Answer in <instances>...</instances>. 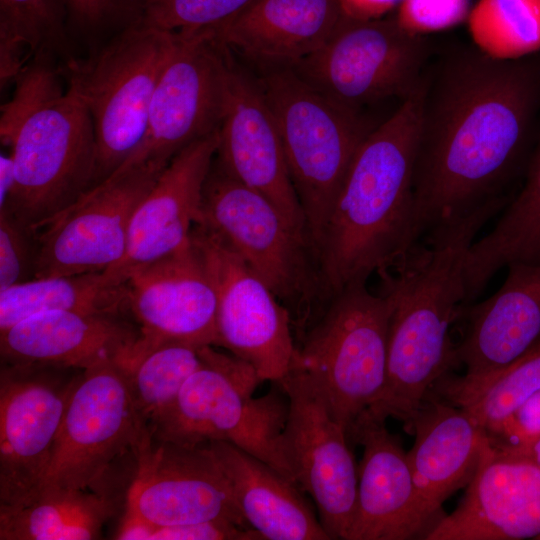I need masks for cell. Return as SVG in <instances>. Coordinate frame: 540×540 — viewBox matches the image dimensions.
<instances>
[{"label":"cell","mask_w":540,"mask_h":540,"mask_svg":"<svg viewBox=\"0 0 540 540\" xmlns=\"http://www.w3.org/2000/svg\"><path fill=\"white\" fill-rule=\"evenodd\" d=\"M404 430L414 435L407 457L417 492L438 521L443 503L475 475L490 447L488 435L467 410L432 389Z\"/></svg>","instance_id":"cell-25"},{"label":"cell","mask_w":540,"mask_h":540,"mask_svg":"<svg viewBox=\"0 0 540 540\" xmlns=\"http://www.w3.org/2000/svg\"><path fill=\"white\" fill-rule=\"evenodd\" d=\"M457 508L426 540H523L540 537V468L490 444Z\"/></svg>","instance_id":"cell-23"},{"label":"cell","mask_w":540,"mask_h":540,"mask_svg":"<svg viewBox=\"0 0 540 540\" xmlns=\"http://www.w3.org/2000/svg\"><path fill=\"white\" fill-rule=\"evenodd\" d=\"M218 142L217 129L173 157L134 212L124 257L105 271L125 283L134 270L190 242Z\"/></svg>","instance_id":"cell-22"},{"label":"cell","mask_w":540,"mask_h":540,"mask_svg":"<svg viewBox=\"0 0 540 540\" xmlns=\"http://www.w3.org/2000/svg\"><path fill=\"white\" fill-rule=\"evenodd\" d=\"M257 81L275 117L318 257L338 193L358 148L372 129L359 112L332 102L292 68H271Z\"/></svg>","instance_id":"cell-7"},{"label":"cell","mask_w":540,"mask_h":540,"mask_svg":"<svg viewBox=\"0 0 540 540\" xmlns=\"http://www.w3.org/2000/svg\"><path fill=\"white\" fill-rule=\"evenodd\" d=\"M540 111V51L493 58L452 54L426 78L413 176L414 243L433 228L511 196L526 174Z\"/></svg>","instance_id":"cell-1"},{"label":"cell","mask_w":540,"mask_h":540,"mask_svg":"<svg viewBox=\"0 0 540 540\" xmlns=\"http://www.w3.org/2000/svg\"><path fill=\"white\" fill-rule=\"evenodd\" d=\"M165 168L148 163L116 171L38 231L34 278L103 272L117 265L134 212Z\"/></svg>","instance_id":"cell-15"},{"label":"cell","mask_w":540,"mask_h":540,"mask_svg":"<svg viewBox=\"0 0 540 540\" xmlns=\"http://www.w3.org/2000/svg\"><path fill=\"white\" fill-rule=\"evenodd\" d=\"M250 0H148L142 22L168 31L213 28Z\"/></svg>","instance_id":"cell-36"},{"label":"cell","mask_w":540,"mask_h":540,"mask_svg":"<svg viewBox=\"0 0 540 540\" xmlns=\"http://www.w3.org/2000/svg\"><path fill=\"white\" fill-rule=\"evenodd\" d=\"M209 446L245 522L263 540H331L296 481L230 442Z\"/></svg>","instance_id":"cell-27"},{"label":"cell","mask_w":540,"mask_h":540,"mask_svg":"<svg viewBox=\"0 0 540 540\" xmlns=\"http://www.w3.org/2000/svg\"><path fill=\"white\" fill-rule=\"evenodd\" d=\"M16 189L7 211L37 233L93 187L96 140L90 115L68 87L32 113L11 145Z\"/></svg>","instance_id":"cell-9"},{"label":"cell","mask_w":540,"mask_h":540,"mask_svg":"<svg viewBox=\"0 0 540 540\" xmlns=\"http://www.w3.org/2000/svg\"><path fill=\"white\" fill-rule=\"evenodd\" d=\"M487 435L495 449L520 447L540 439V390L521 402Z\"/></svg>","instance_id":"cell-40"},{"label":"cell","mask_w":540,"mask_h":540,"mask_svg":"<svg viewBox=\"0 0 540 540\" xmlns=\"http://www.w3.org/2000/svg\"><path fill=\"white\" fill-rule=\"evenodd\" d=\"M36 255V233L9 212H0V292L34 279Z\"/></svg>","instance_id":"cell-38"},{"label":"cell","mask_w":540,"mask_h":540,"mask_svg":"<svg viewBox=\"0 0 540 540\" xmlns=\"http://www.w3.org/2000/svg\"><path fill=\"white\" fill-rule=\"evenodd\" d=\"M199 353L201 366L157 421L151 437L185 446L227 441L295 481L284 438L289 399L279 381L254 397L263 380L249 364L210 345L200 347Z\"/></svg>","instance_id":"cell-5"},{"label":"cell","mask_w":540,"mask_h":540,"mask_svg":"<svg viewBox=\"0 0 540 540\" xmlns=\"http://www.w3.org/2000/svg\"><path fill=\"white\" fill-rule=\"evenodd\" d=\"M467 23L475 47L493 58L540 51V0H478Z\"/></svg>","instance_id":"cell-34"},{"label":"cell","mask_w":540,"mask_h":540,"mask_svg":"<svg viewBox=\"0 0 540 540\" xmlns=\"http://www.w3.org/2000/svg\"><path fill=\"white\" fill-rule=\"evenodd\" d=\"M496 293L461 305L463 323L455 344L456 366L463 376H445L457 385H473L506 369L540 342V264L514 262Z\"/></svg>","instance_id":"cell-21"},{"label":"cell","mask_w":540,"mask_h":540,"mask_svg":"<svg viewBox=\"0 0 540 540\" xmlns=\"http://www.w3.org/2000/svg\"><path fill=\"white\" fill-rule=\"evenodd\" d=\"M363 448L354 516L345 540L424 539L437 522L417 492L407 452L383 419L364 410L347 431Z\"/></svg>","instance_id":"cell-20"},{"label":"cell","mask_w":540,"mask_h":540,"mask_svg":"<svg viewBox=\"0 0 540 540\" xmlns=\"http://www.w3.org/2000/svg\"><path fill=\"white\" fill-rule=\"evenodd\" d=\"M126 314L139 332L127 370L164 344L216 346L215 291L191 239L128 276Z\"/></svg>","instance_id":"cell-17"},{"label":"cell","mask_w":540,"mask_h":540,"mask_svg":"<svg viewBox=\"0 0 540 540\" xmlns=\"http://www.w3.org/2000/svg\"><path fill=\"white\" fill-rule=\"evenodd\" d=\"M126 314V282L107 271L34 278L0 292V332L47 311Z\"/></svg>","instance_id":"cell-30"},{"label":"cell","mask_w":540,"mask_h":540,"mask_svg":"<svg viewBox=\"0 0 540 540\" xmlns=\"http://www.w3.org/2000/svg\"><path fill=\"white\" fill-rule=\"evenodd\" d=\"M62 369L2 364L0 506L20 507L41 491L77 377Z\"/></svg>","instance_id":"cell-16"},{"label":"cell","mask_w":540,"mask_h":540,"mask_svg":"<svg viewBox=\"0 0 540 540\" xmlns=\"http://www.w3.org/2000/svg\"><path fill=\"white\" fill-rule=\"evenodd\" d=\"M538 540H540V537L538 538Z\"/></svg>","instance_id":"cell-45"},{"label":"cell","mask_w":540,"mask_h":540,"mask_svg":"<svg viewBox=\"0 0 540 540\" xmlns=\"http://www.w3.org/2000/svg\"><path fill=\"white\" fill-rule=\"evenodd\" d=\"M177 39L175 31L140 21L88 57L63 65L67 85L86 107L94 127L93 187L110 177L141 143L154 91Z\"/></svg>","instance_id":"cell-6"},{"label":"cell","mask_w":540,"mask_h":540,"mask_svg":"<svg viewBox=\"0 0 540 540\" xmlns=\"http://www.w3.org/2000/svg\"><path fill=\"white\" fill-rule=\"evenodd\" d=\"M425 88L423 78L353 158L318 249L332 296L367 283L415 244L413 176Z\"/></svg>","instance_id":"cell-2"},{"label":"cell","mask_w":540,"mask_h":540,"mask_svg":"<svg viewBox=\"0 0 540 540\" xmlns=\"http://www.w3.org/2000/svg\"><path fill=\"white\" fill-rule=\"evenodd\" d=\"M71 33L62 0H0V84L13 82L35 55L66 64Z\"/></svg>","instance_id":"cell-31"},{"label":"cell","mask_w":540,"mask_h":540,"mask_svg":"<svg viewBox=\"0 0 540 540\" xmlns=\"http://www.w3.org/2000/svg\"><path fill=\"white\" fill-rule=\"evenodd\" d=\"M114 512V501L95 488L43 487L26 505L0 506V540L98 539Z\"/></svg>","instance_id":"cell-29"},{"label":"cell","mask_w":540,"mask_h":540,"mask_svg":"<svg viewBox=\"0 0 540 540\" xmlns=\"http://www.w3.org/2000/svg\"><path fill=\"white\" fill-rule=\"evenodd\" d=\"M428 53L426 37L403 29L395 15H343L327 42L291 68L332 102L359 112L379 100L411 95L424 78Z\"/></svg>","instance_id":"cell-10"},{"label":"cell","mask_w":540,"mask_h":540,"mask_svg":"<svg viewBox=\"0 0 540 540\" xmlns=\"http://www.w3.org/2000/svg\"><path fill=\"white\" fill-rule=\"evenodd\" d=\"M16 189V175L12 155H0V210L4 209L12 199Z\"/></svg>","instance_id":"cell-43"},{"label":"cell","mask_w":540,"mask_h":540,"mask_svg":"<svg viewBox=\"0 0 540 540\" xmlns=\"http://www.w3.org/2000/svg\"><path fill=\"white\" fill-rule=\"evenodd\" d=\"M177 33L149 106L143 139L116 171L148 163L167 166L182 149L219 127L226 49L211 29Z\"/></svg>","instance_id":"cell-14"},{"label":"cell","mask_w":540,"mask_h":540,"mask_svg":"<svg viewBox=\"0 0 540 540\" xmlns=\"http://www.w3.org/2000/svg\"><path fill=\"white\" fill-rule=\"evenodd\" d=\"M434 387L441 397L473 415L488 434L521 402L540 390V342L485 381L463 386L442 377Z\"/></svg>","instance_id":"cell-32"},{"label":"cell","mask_w":540,"mask_h":540,"mask_svg":"<svg viewBox=\"0 0 540 540\" xmlns=\"http://www.w3.org/2000/svg\"><path fill=\"white\" fill-rule=\"evenodd\" d=\"M144 434L124 365L109 362L82 371L68 400L43 487H95L119 456L136 449Z\"/></svg>","instance_id":"cell-13"},{"label":"cell","mask_w":540,"mask_h":540,"mask_svg":"<svg viewBox=\"0 0 540 540\" xmlns=\"http://www.w3.org/2000/svg\"><path fill=\"white\" fill-rule=\"evenodd\" d=\"M123 314L47 311L0 332L2 364L81 369L118 362L126 365L138 340Z\"/></svg>","instance_id":"cell-24"},{"label":"cell","mask_w":540,"mask_h":540,"mask_svg":"<svg viewBox=\"0 0 540 540\" xmlns=\"http://www.w3.org/2000/svg\"><path fill=\"white\" fill-rule=\"evenodd\" d=\"M391 310L388 296L350 285L296 344L292 365L319 382L346 431L384 389Z\"/></svg>","instance_id":"cell-8"},{"label":"cell","mask_w":540,"mask_h":540,"mask_svg":"<svg viewBox=\"0 0 540 540\" xmlns=\"http://www.w3.org/2000/svg\"><path fill=\"white\" fill-rule=\"evenodd\" d=\"M191 242L216 296V346L249 364L263 381L291 369L296 342L288 310L216 233L196 223Z\"/></svg>","instance_id":"cell-11"},{"label":"cell","mask_w":540,"mask_h":540,"mask_svg":"<svg viewBox=\"0 0 540 540\" xmlns=\"http://www.w3.org/2000/svg\"><path fill=\"white\" fill-rule=\"evenodd\" d=\"M402 0H338L342 14L357 20L386 17Z\"/></svg>","instance_id":"cell-42"},{"label":"cell","mask_w":540,"mask_h":540,"mask_svg":"<svg viewBox=\"0 0 540 540\" xmlns=\"http://www.w3.org/2000/svg\"><path fill=\"white\" fill-rule=\"evenodd\" d=\"M471 8L470 0H402L395 18L406 31L425 36L467 20Z\"/></svg>","instance_id":"cell-39"},{"label":"cell","mask_w":540,"mask_h":540,"mask_svg":"<svg viewBox=\"0 0 540 540\" xmlns=\"http://www.w3.org/2000/svg\"><path fill=\"white\" fill-rule=\"evenodd\" d=\"M134 454L125 507L155 525L229 520L250 528L209 444L185 446L144 434Z\"/></svg>","instance_id":"cell-18"},{"label":"cell","mask_w":540,"mask_h":540,"mask_svg":"<svg viewBox=\"0 0 540 540\" xmlns=\"http://www.w3.org/2000/svg\"><path fill=\"white\" fill-rule=\"evenodd\" d=\"M63 63L40 54L33 56L14 80L11 98L1 105L0 139L10 148L22 123L45 104L63 95L67 81Z\"/></svg>","instance_id":"cell-35"},{"label":"cell","mask_w":540,"mask_h":540,"mask_svg":"<svg viewBox=\"0 0 540 540\" xmlns=\"http://www.w3.org/2000/svg\"><path fill=\"white\" fill-rule=\"evenodd\" d=\"M200 223L216 233L288 310L298 344L332 299L316 252L275 205L230 175L214 158Z\"/></svg>","instance_id":"cell-4"},{"label":"cell","mask_w":540,"mask_h":540,"mask_svg":"<svg viewBox=\"0 0 540 540\" xmlns=\"http://www.w3.org/2000/svg\"><path fill=\"white\" fill-rule=\"evenodd\" d=\"M199 349L183 343L164 344L127 370L134 408L145 434H151L186 380L201 366Z\"/></svg>","instance_id":"cell-33"},{"label":"cell","mask_w":540,"mask_h":540,"mask_svg":"<svg viewBox=\"0 0 540 540\" xmlns=\"http://www.w3.org/2000/svg\"><path fill=\"white\" fill-rule=\"evenodd\" d=\"M514 262L540 264V146L535 147L520 190L491 231L466 253L465 302L476 301L493 276Z\"/></svg>","instance_id":"cell-28"},{"label":"cell","mask_w":540,"mask_h":540,"mask_svg":"<svg viewBox=\"0 0 540 540\" xmlns=\"http://www.w3.org/2000/svg\"><path fill=\"white\" fill-rule=\"evenodd\" d=\"M278 381L289 399L284 438L295 481L313 499L330 538L345 540L358 487L347 431L310 373L292 365Z\"/></svg>","instance_id":"cell-12"},{"label":"cell","mask_w":540,"mask_h":540,"mask_svg":"<svg viewBox=\"0 0 540 540\" xmlns=\"http://www.w3.org/2000/svg\"><path fill=\"white\" fill-rule=\"evenodd\" d=\"M69 30L83 39L111 38L140 22L148 0H62Z\"/></svg>","instance_id":"cell-37"},{"label":"cell","mask_w":540,"mask_h":540,"mask_svg":"<svg viewBox=\"0 0 540 540\" xmlns=\"http://www.w3.org/2000/svg\"><path fill=\"white\" fill-rule=\"evenodd\" d=\"M218 133L215 158L221 166L270 200L290 225L311 242L273 112L257 78L239 67L227 49Z\"/></svg>","instance_id":"cell-19"},{"label":"cell","mask_w":540,"mask_h":540,"mask_svg":"<svg viewBox=\"0 0 540 540\" xmlns=\"http://www.w3.org/2000/svg\"><path fill=\"white\" fill-rule=\"evenodd\" d=\"M510 199H494L433 228L377 274L379 293L392 305L386 383L395 393L420 397L455 366L449 332L465 301V256L479 231Z\"/></svg>","instance_id":"cell-3"},{"label":"cell","mask_w":540,"mask_h":540,"mask_svg":"<svg viewBox=\"0 0 540 540\" xmlns=\"http://www.w3.org/2000/svg\"><path fill=\"white\" fill-rule=\"evenodd\" d=\"M149 540H263L254 530L229 520L176 525L153 524Z\"/></svg>","instance_id":"cell-41"},{"label":"cell","mask_w":540,"mask_h":540,"mask_svg":"<svg viewBox=\"0 0 540 540\" xmlns=\"http://www.w3.org/2000/svg\"><path fill=\"white\" fill-rule=\"evenodd\" d=\"M342 17L338 0H250L210 29L230 52L291 68L321 48Z\"/></svg>","instance_id":"cell-26"},{"label":"cell","mask_w":540,"mask_h":540,"mask_svg":"<svg viewBox=\"0 0 540 540\" xmlns=\"http://www.w3.org/2000/svg\"><path fill=\"white\" fill-rule=\"evenodd\" d=\"M495 450L515 458L526 460L540 468V439L520 447Z\"/></svg>","instance_id":"cell-44"}]
</instances>
